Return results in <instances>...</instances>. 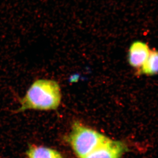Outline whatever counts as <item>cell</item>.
<instances>
[{"mask_svg": "<svg viewBox=\"0 0 158 158\" xmlns=\"http://www.w3.org/2000/svg\"><path fill=\"white\" fill-rule=\"evenodd\" d=\"M62 94L56 81L40 79L35 81L20 100V106L15 113L27 110H56L61 105Z\"/></svg>", "mask_w": 158, "mask_h": 158, "instance_id": "1", "label": "cell"}, {"mask_svg": "<svg viewBox=\"0 0 158 158\" xmlns=\"http://www.w3.org/2000/svg\"><path fill=\"white\" fill-rule=\"evenodd\" d=\"M107 138L96 129L76 120L72 124L66 140L77 157L84 158Z\"/></svg>", "mask_w": 158, "mask_h": 158, "instance_id": "2", "label": "cell"}, {"mask_svg": "<svg viewBox=\"0 0 158 158\" xmlns=\"http://www.w3.org/2000/svg\"><path fill=\"white\" fill-rule=\"evenodd\" d=\"M127 148L123 142L109 138L84 158H120Z\"/></svg>", "mask_w": 158, "mask_h": 158, "instance_id": "3", "label": "cell"}, {"mask_svg": "<svg viewBox=\"0 0 158 158\" xmlns=\"http://www.w3.org/2000/svg\"><path fill=\"white\" fill-rule=\"evenodd\" d=\"M151 51L146 43L141 41L132 43L128 52V61L130 65L140 69L149 56Z\"/></svg>", "mask_w": 158, "mask_h": 158, "instance_id": "4", "label": "cell"}, {"mask_svg": "<svg viewBox=\"0 0 158 158\" xmlns=\"http://www.w3.org/2000/svg\"><path fill=\"white\" fill-rule=\"evenodd\" d=\"M26 155L27 158H64L62 155L56 150L35 145L29 146Z\"/></svg>", "mask_w": 158, "mask_h": 158, "instance_id": "5", "label": "cell"}, {"mask_svg": "<svg viewBox=\"0 0 158 158\" xmlns=\"http://www.w3.org/2000/svg\"><path fill=\"white\" fill-rule=\"evenodd\" d=\"M140 74L146 76H153L158 73V50H151L149 56L139 69Z\"/></svg>", "mask_w": 158, "mask_h": 158, "instance_id": "6", "label": "cell"}]
</instances>
